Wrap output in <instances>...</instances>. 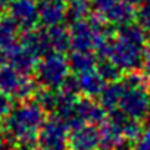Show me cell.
<instances>
[{"label": "cell", "instance_id": "cell-1", "mask_svg": "<svg viewBox=\"0 0 150 150\" xmlns=\"http://www.w3.org/2000/svg\"><path fill=\"white\" fill-rule=\"evenodd\" d=\"M47 113L34 100L21 102L5 119L3 129L11 132L19 143V150H31L38 140V132L46 122Z\"/></svg>", "mask_w": 150, "mask_h": 150}, {"label": "cell", "instance_id": "cell-2", "mask_svg": "<svg viewBox=\"0 0 150 150\" xmlns=\"http://www.w3.org/2000/svg\"><path fill=\"white\" fill-rule=\"evenodd\" d=\"M69 71L71 68L68 63V57H65V54L62 53L53 52L38 60L34 71V77L40 87L59 90L69 75Z\"/></svg>", "mask_w": 150, "mask_h": 150}, {"label": "cell", "instance_id": "cell-3", "mask_svg": "<svg viewBox=\"0 0 150 150\" xmlns=\"http://www.w3.org/2000/svg\"><path fill=\"white\" fill-rule=\"evenodd\" d=\"M143 53H144V47L132 44L119 37H115L109 44L106 59H110L124 72H127V71L141 69Z\"/></svg>", "mask_w": 150, "mask_h": 150}, {"label": "cell", "instance_id": "cell-4", "mask_svg": "<svg viewBox=\"0 0 150 150\" xmlns=\"http://www.w3.org/2000/svg\"><path fill=\"white\" fill-rule=\"evenodd\" d=\"M69 127L57 115H49L38 132V146L46 150H69Z\"/></svg>", "mask_w": 150, "mask_h": 150}, {"label": "cell", "instance_id": "cell-5", "mask_svg": "<svg viewBox=\"0 0 150 150\" xmlns=\"http://www.w3.org/2000/svg\"><path fill=\"white\" fill-rule=\"evenodd\" d=\"M150 108V88H125L119 109L129 118L144 121Z\"/></svg>", "mask_w": 150, "mask_h": 150}, {"label": "cell", "instance_id": "cell-6", "mask_svg": "<svg viewBox=\"0 0 150 150\" xmlns=\"http://www.w3.org/2000/svg\"><path fill=\"white\" fill-rule=\"evenodd\" d=\"M8 11L22 31L34 30L40 24L38 3L34 0H12Z\"/></svg>", "mask_w": 150, "mask_h": 150}, {"label": "cell", "instance_id": "cell-7", "mask_svg": "<svg viewBox=\"0 0 150 150\" xmlns=\"http://www.w3.org/2000/svg\"><path fill=\"white\" fill-rule=\"evenodd\" d=\"M19 43L40 59L53 53V47L49 38V30L46 27L24 31L19 37Z\"/></svg>", "mask_w": 150, "mask_h": 150}, {"label": "cell", "instance_id": "cell-8", "mask_svg": "<svg viewBox=\"0 0 150 150\" xmlns=\"http://www.w3.org/2000/svg\"><path fill=\"white\" fill-rule=\"evenodd\" d=\"M69 150H99V128L97 125L83 124L71 129Z\"/></svg>", "mask_w": 150, "mask_h": 150}, {"label": "cell", "instance_id": "cell-9", "mask_svg": "<svg viewBox=\"0 0 150 150\" xmlns=\"http://www.w3.org/2000/svg\"><path fill=\"white\" fill-rule=\"evenodd\" d=\"M106 109L100 105V102H96L91 97L81 96L77 100V118L83 124H91V125H100L108 119Z\"/></svg>", "mask_w": 150, "mask_h": 150}, {"label": "cell", "instance_id": "cell-10", "mask_svg": "<svg viewBox=\"0 0 150 150\" xmlns=\"http://www.w3.org/2000/svg\"><path fill=\"white\" fill-rule=\"evenodd\" d=\"M6 57L9 59L11 65L18 72H21L24 75H31L35 71L37 63L40 60V57H37L33 52L25 49L21 43H18L15 47L8 50L6 52Z\"/></svg>", "mask_w": 150, "mask_h": 150}, {"label": "cell", "instance_id": "cell-11", "mask_svg": "<svg viewBox=\"0 0 150 150\" xmlns=\"http://www.w3.org/2000/svg\"><path fill=\"white\" fill-rule=\"evenodd\" d=\"M40 24L41 27L50 28L59 25L66 18V6L63 0H41L38 3Z\"/></svg>", "mask_w": 150, "mask_h": 150}, {"label": "cell", "instance_id": "cell-12", "mask_svg": "<svg viewBox=\"0 0 150 150\" xmlns=\"http://www.w3.org/2000/svg\"><path fill=\"white\" fill-rule=\"evenodd\" d=\"M68 63L72 74H84L94 71L99 63V57L91 50H72L68 54Z\"/></svg>", "mask_w": 150, "mask_h": 150}, {"label": "cell", "instance_id": "cell-13", "mask_svg": "<svg viewBox=\"0 0 150 150\" xmlns=\"http://www.w3.org/2000/svg\"><path fill=\"white\" fill-rule=\"evenodd\" d=\"M109 24L115 25L116 28L129 22L135 21V9L132 5H129L125 0H118L115 5H112L103 15H102Z\"/></svg>", "mask_w": 150, "mask_h": 150}, {"label": "cell", "instance_id": "cell-14", "mask_svg": "<svg viewBox=\"0 0 150 150\" xmlns=\"http://www.w3.org/2000/svg\"><path fill=\"white\" fill-rule=\"evenodd\" d=\"M19 25L11 15L0 16V50L5 53L19 43Z\"/></svg>", "mask_w": 150, "mask_h": 150}, {"label": "cell", "instance_id": "cell-15", "mask_svg": "<svg viewBox=\"0 0 150 150\" xmlns=\"http://www.w3.org/2000/svg\"><path fill=\"white\" fill-rule=\"evenodd\" d=\"M122 140L124 135L121 127L109 118L99 125V150H115Z\"/></svg>", "mask_w": 150, "mask_h": 150}, {"label": "cell", "instance_id": "cell-16", "mask_svg": "<svg viewBox=\"0 0 150 150\" xmlns=\"http://www.w3.org/2000/svg\"><path fill=\"white\" fill-rule=\"evenodd\" d=\"M78 81H80V87H81V93L86 97H91V99H99V96L102 94L105 86L108 84L103 77L97 72V69L90 71V72H84L78 75Z\"/></svg>", "mask_w": 150, "mask_h": 150}, {"label": "cell", "instance_id": "cell-17", "mask_svg": "<svg viewBox=\"0 0 150 150\" xmlns=\"http://www.w3.org/2000/svg\"><path fill=\"white\" fill-rule=\"evenodd\" d=\"M124 93H125V87L121 81L108 83L105 86L102 94L99 96V102L108 112H112V110L119 108V103H121Z\"/></svg>", "mask_w": 150, "mask_h": 150}, {"label": "cell", "instance_id": "cell-18", "mask_svg": "<svg viewBox=\"0 0 150 150\" xmlns=\"http://www.w3.org/2000/svg\"><path fill=\"white\" fill-rule=\"evenodd\" d=\"M47 30H49V38H50L53 52L65 54L66 52H69L72 49L69 27H65V25L59 24V25L50 27Z\"/></svg>", "mask_w": 150, "mask_h": 150}, {"label": "cell", "instance_id": "cell-19", "mask_svg": "<svg viewBox=\"0 0 150 150\" xmlns=\"http://www.w3.org/2000/svg\"><path fill=\"white\" fill-rule=\"evenodd\" d=\"M116 37H119L122 40H127V41H129L132 44L141 46V47H146V44L149 43L147 33L135 21L118 27L116 28Z\"/></svg>", "mask_w": 150, "mask_h": 150}, {"label": "cell", "instance_id": "cell-20", "mask_svg": "<svg viewBox=\"0 0 150 150\" xmlns=\"http://www.w3.org/2000/svg\"><path fill=\"white\" fill-rule=\"evenodd\" d=\"M93 3L90 0H72L66 6V18L65 21L69 22L68 25L78 22L83 19H87L91 15Z\"/></svg>", "mask_w": 150, "mask_h": 150}, {"label": "cell", "instance_id": "cell-21", "mask_svg": "<svg viewBox=\"0 0 150 150\" xmlns=\"http://www.w3.org/2000/svg\"><path fill=\"white\" fill-rule=\"evenodd\" d=\"M59 99H60V91L59 90L46 88V87H40L38 91L34 96V100L41 106V109L47 115H53L56 112L57 105H59Z\"/></svg>", "mask_w": 150, "mask_h": 150}, {"label": "cell", "instance_id": "cell-22", "mask_svg": "<svg viewBox=\"0 0 150 150\" xmlns=\"http://www.w3.org/2000/svg\"><path fill=\"white\" fill-rule=\"evenodd\" d=\"M97 72L103 77V80L106 83H113V81H121L122 75H124V71L115 65L110 59H99V63H97Z\"/></svg>", "mask_w": 150, "mask_h": 150}, {"label": "cell", "instance_id": "cell-23", "mask_svg": "<svg viewBox=\"0 0 150 150\" xmlns=\"http://www.w3.org/2000/svg\"><path fill=\"white\" fill-rule=\"evenodd\" d=\"M122 129V135L125 140H129L132 143H135L144 132L146 129V124L141 119H135V118H127V121L124 122V125L121 127Z\"/></svg>", "mask_w": 150, "mask_h": 150}, {"label": "cell", "instance_id": "cell-24", "mask_svg": "<svg viewBox=\"0 0 150 150\" xmlns=\"http://www.w3.org/2000/svg\"><path fill=\"white\" fill-rule=\"evenodd\" d=\"M59 91L65 96H69V97H81L83 93H81V87H80V81H78V75L77 74H69L66 80L63 81V84L60 86Z\"/></svg>", "mask_w": 150, "mask_h": 150}, {"label": "cell", "instance_id": "cell-25", "mask_svg": "<svg viewBox=\"0 0 150 150\" xmlns=\"http://www.w3.org/2000/svg\"><path fill=\"white\" fill-rule=\"evenodd\" d=\"M135 22L146 31L150 33V3H143L135 11Z\"/></svg>", "mask_w": 150, "mask_h": 150}, {"label": "cell", "instance_id": "cell-26", "mask_svg": "<svg viewBox=\"0 0 150 150\" xmlns=\"http://www.w3.org/2000/svg\"><path fill=\"white\" fill-rule=\"evenodd\" d=\"M13 97H11L9 94L0 93V119H6L11 112L13 110Z\"/></svg>", "mask_w": 150, "mask_h": 150}, {"label": "cell", "instance_id": "cell-27", "mask_svg": "<svg viewBox=\"0 0 150 150\" xmlns=\"http://www.w3.org/2000/svg\"><path fill=\"white\" fill-rule=\"evenodd\" d=\"M134 150H150V127H146L143 135L134 143Z\"/></svg>", "mask_w": 150, "mask_h": 150}, {"label": "cell", "instance_id": "cell-28", "mask_svg": "<svg viewBox=\"0 0 150 150\" xmlns=\"http://www.w3.org/2000/svg\"><path fill=\"white\" fill-rule=\"evenodd\" d=\"M118 2V0H93V9H94V12L96 13H99V15H103L112 5H115Z\"/></svg>", "mask_w": 150, "mask_h": 150}, {"label": "cell", "instance_id": "cell-29", "mask_svg": "<svg viewBox=\"0 0 150 150\" xmlns=\"http://www.w3.org/2000/svg\"><path fill=\"white\" fill-rule=\"evenodd\" d=\"M141 71L144 72V75H147V77L150 78V41H149V43L146 44V47H144Z\"/></svg>", "mask_w": 150, "mask_h": 150}, {"label": "cell", "instance_id": "cell-30", "mask_svg": "<svg viewBox=\"0 0 150 150\" xmlns=\"http://www.w3.org/2000/svg\"><path fill=\"white\" fill-rule=\"evenodd\" d=\"M12 0H0V12H5L9 9V5H11Z\"/></svg>", "mask_w": 150, "mask_h": 150}, {"label": "cell", "instance_id": "cell-31", "mask_svg": "<svg viewBox=\"0 0 150 150\" xmlns=\"http://www.w3.org/2000/svg\"><path fill=\"white\" fill-rule=\"evenodd\" d=\"M125 2H128V3L132 5V6H141V5L144 3V0H125Z\"/></svg>", "mask_w": 150, "mask_h": 150}, {"label": "cell", "instance_id": "cell-32", "mask_svg": "<svg viewBox=\"0 0 150 150\" xmlns=\"http://www.w3.org/2000/svg\"><path fill=\"white\" fill-rule=\"evenodd\" d=\"M144 124H146V127H150V108H149L147 115H146V118H144Z\"/></svg>", "mask_w": 150, "mask_h": 150}, {"label": "cell", "instance_id": "cell-33", "mask_svg": "<svg viewBox=\"0 0 150 150\" xmlns=\"http://www.w3.org/2000/svg\"><path fill=\"white\" fill-rule=\"evenodd\" d=\"M5 59H6V53L3 52V50H0V66L3 65V62H5Z\"/></svg>", "mask_w": 150, "mask_h": 150}, {"label": "cell", "instance_id": "cell-34", "mask_svg": "<svg viewBox=\"0 0 150 150\" xmlns=\"http://www.w3.org/2000/svg\"><path fill=\"white\" fill-rule=\"evenodd\" d=\"M31 150H46V149H43V147H40V146H38V147H33Z\"/></svg>", "mask_w": 150, "mask_h": 150}, {"label": "cell", "instance_id": "cell-35", "mask_svg": "<svg viewBox=\"0 0 150 150\" xmlns=\"http://www.w3.org/2000/svg\"><path fill=\"white\" fill-rule=\"evenodd\" d=\"M63 2H68L69 3V2H72V0H63Z\"/></svg>", "mask_w": 150, "mask_h": 150}]
</instances>
